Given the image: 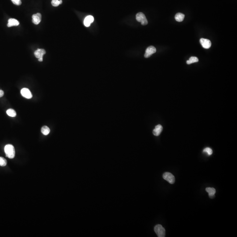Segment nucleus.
Here are the masks:
<instances>
[{"label": "nucleus", "mask_w": 237, "mask_h": 237, "mask_svg": "<svg viewBox=\"0 0 237 237\" xmlns=\"http://www.w3.org/2000/svg\"><path fill=\"white\" fill-rule=\"evenodd\" d=\"M5 152L7 157L9 159H13L15 157V149L14 146L11 145H7L5 147Z\"/></svg>", "instance_id": "1"}, {"label": "nucleus", "mask_w": 237, "mask_h": 237, "mask_svg": "<svg viewBox=\"0 0 237 237\" xmlns=\"http://www.w3.org/2000/svg\"><path fill=\"white\" fill-rule=\"evenodd\" d=\"M154 231L158 237H164L165 236V229L161 225L158 224L155 226Z\"/></svg>", "instance_id": "2"}, {"label": "nucleus", "mask_w": 237, "mask_h": 237, "mask_svg": "<svg viewBox=\"0 0 237 237\" xmlns=\"http://www.w3.org/2000/svg\"><path fill=\"white\" fill-rule=\"evenodd\" d=\"M136 20L138 22L141 23V25H146L148 24V20L146 19L145 15L142 12H139L136 16Z\"/></svg>", "instance_id": "3"}, {"label": "nucleus", "mask_w": 237, "mask_h": 237, "mask_svg": "<svg viewBox=\"0 0 237 237\" xmlns=\"http://www.w3.org/2000/svg\"><path fill=\"white\" fill-rule=\"evenodd\" d=\"M163 178L164 180L167 181L169 182V183L171 184H173L175 182V177L172 174H171L170 173L166 172L165 173L163 174Z\"/></svg>", "instance_id": "4"}, {"label": "nucleus", "mask_w": 237, "mask_h": 237, "mask_svg": "<svg viewBox=\"0 0 237 237\" xmlns=\"http://www.w3.org/2000/svg\"><path fill=\"white\" fill-rule=\"evenodd\" d=\"M156 52V48L153 46H149L146 49L145 54V57L148 58L150 57L153 54L155 53Z\"/></svg>", "instance_id": "5"}, {"label": "nucleus", "mask_w": 237, "mask_h": 237, "mask_svg": "<svg viewBox=\"0 0 237 237\" xmlns=\"http://www.w3.org/2000/svg\"><path fill=\"white\" fill-rule=\"evenodd\" d=\"M21 94L23 97L27 99H30L32 97V94L30 91L26 88H24L21 90Z\"/></svg>", "instance_id": "6"}, {"label": "nucleus", "mask_w": 237, "mask_h": 237, "mask_svg": "<svg viewBox=\"0 0 237 237\" xmlns=\"http://www.w3.org/2000/svg\"><path fill=\"white\" fill-rule=\"evenodd\" d=\"M200 42L201 44L202 47L204 48L209 49L211 47V41L208 39L201 38L200 40Z\"/></svg>", "instance_id": "7"}, {"label": "nucleus", "mask_w": 237, "mask_h": 237, "mask_svg": "<svg viewBox=\"0 0 237 237\" xmlns=\"http://www.w3.org/2000/svg\"><path fill=\"white\" fill-rule=\"evenodd\" d=\"M41 20V13H38L32 15V23L36 25L39 24Z\"/></svg>", "instance_id": "8"}, {"label": "nucleus", "mask_w": 237, "mask_h": 237, "mask_svg": "<svg viewBox=\"0 0 237 237\" xmlns=\"http://www.w3.org/2000/svg\"><path fill=\"white\" fill-rule=\"evenodd\" d=\"M94 21V18L92 15H88L85 18L83 23L86 27H89L90 26L91 23Z\"/></svg>", "instance_id": "9"}, {"label": "nucleus", "mask_w": 237, "mask_h": 237, "mask_svg": "<svg viewBox=\"0 0 237 237\" xmlns=\"http://www.w3.org/2000/svg\"><path fill=\"white\" fill-rule=\"evenodd\" d=\"M46 51L44 49H38L34 52V55L38 59L43 58L44 55L45 54Z\"/></svg>", "instance_id": "10"}, {"label": "nucleus", "mask_w": 237, "mask_h": 237, "mask_svg": "<svg viewBox=\"0 0 237 237\" xmlns=\"http://www.w3.org/2000/svg\"><path fill=\"white\" fill-rule=\"evenodd\" d=\"M162 127L161 125H158L155 127L154 129L153 130V133L156 136H158L160 134L161 132L162 131Z\"/></svg>", "instance_id": "11"}, {"label": "nucleus", "mask_w": 237, "mask_h": 237, "mask_svg": "<svg viewBox=\"0 0 237 237\" xmlns=\"http://www.w3.org/2000/svg\"><path fill=\"white\" fill-rule=\"evenodd\" d=\"M20 23L17 20L14 19H10L8 20V23L7 24V26L9 27L13 26H17Z\"/></svg>", "instance_id": "12"}, {"label": "nucleus", "mask_w": 237, "mask_h": 237, "mask_svg": "<svg viewBox=\"0 0 237 237\" xmlns=\"http://www.w3.org/2000/svg\"><path fill=\"white\" fill-rule=\"evenodd\" d=\"M206 190L209 193L210 198H213L215 197V194L216 193L215 189L213 188H207Z\"/></svg>", "instance_id": "13"}, {"label": "nucleus", "mask_w": 237, "mask_h": 237, "mask_svg": "<svg viewBox=\"0 0 237 237\" xmlns=\"http://www.w3.org/2000/svg\"><path fill=\"white\" fill-rule=\"evenodd\" d=\"M184 16V15L182 13H177L175 16V19L177 21L181 22L183 21Z\"/></svg>", "instance_id": "14"}, {"label": "nucleus", "mask_w": 237, "mask_h": 237, "mask_svg": "<svg viewBox=\"0 0 237 237\" xmlns=\"http://www.w3.org/2000/svg\"><path fill=\"white\" fill-rule=\"evenodd\" d=\"M41 131L42 133L44 135H47L50 133V129L47 126H44L41 128Z\"/></svg>", "instance_id": "15"}, {"label": "nucleus", "mask_w": 237, "mask_h": 237, "mask_svg": "<svg viewBox=\"0 0 237 237\" xmlns=\"http://www.w3.org/2000/svg\"><path fill=\"white\" fill-rule=\"evenodd\" d=\"M6 113L8 115L11 117H14L16 116V112L13 109H8V110L7 111Z\"/></svg>", "instance_id": "16"}, {"label": "nucleus", "mask_w": 237, "mask_h": 237, "mask_svg": "<svg viewBox=\"0 0 237 237\" xmlns=\"http://www.w3.org/2000/svg\"><path fill=\"white\" fill-rule=\"evenodd\" d=\"M198 62V58H197V57H191L190 58V59H189V60L187 61V64L189 65V64H191Z\"/></svg>", "instance_id": "17"}, {"label": "nucleus", "mask_w": 237, "mask_h": 237, "mask_svg": "<svg viewBox=\"0 0 237 237\" xmlns=\"http://www.w3.org/2000/svg\"><path fill=\"white\" fill-rule=\"evenodd\" d=\"M7 164L6 159L4 158L0 157V166H5Z\"/></svg>", "instance_id": "18"}, {"label": "nucleus", "mask_w": 237, "mask_h": 237, "mask_svg": "<svg viewBox=\"0 0 237 237\" xmlns=\"http://www.w3.org/2000/svg\"><path fill=\"white\" fill-rule=\"evenodd\" d=\"M203 151L206 153L208 154L209 155H211L213 153V150L210 148H206L204 149L203 150Z\"/></svg>", "instance_id": "19"}, {"label": "nucleus", "mask_w": 237, "mask_h": 237, "mask_svg": "<svg viewBox=\"0 0 237 237\" xmlns=\"http://www.w3.org/2000/svg\"><path fill=\"white\" fill-rule=\"evenodd\" d=\"M51 3H52V5L54 7L58 6L59 5H60V2L59 0H52Z\"/></svg>", "instance_id": "20"}, {"label": "nucleus", "mask_w": 237, "mask_h": 237, "mask_svg": "<svg viewBox=\"0 0 237 237\" xmlns=\"http://www.w3.org/2000/svg\"><path fill=\"white\" fill-rule=\"evenodd\" d=\"M14 4L15 5H21L22 2L21 0H11Z\"/></svg>", "instance_id": "21"}, {"label": "nucleus", "mask_w": 237, "mask_h": 237, "mask_svg": "<svg viewBox=\"0 0 237 237\" xmlns=\"http://www.w3.org/2000/svg\"><path fill=\"white\" fill-rule=\"evenodd\" d=\"M4 95V92L2 90H0V97H3Z\"/></svg>", "instance_id": "22"}, {"label": "nucleus", "mask_w": 237, "mask_h": 237, "mask_svg": "<svg viewBox=\"0 0 237 237\" xmlns=\"http://www.w3.org/2000/svg\"><path fill=\"white\" fill-rule=\"evenodd\" d=\"M43 60V58H40V59H38V60L40 62H42Z\"/></svg>", "instance_id": "23"}, {"label": "nucleus", "mask_w": 237, "mask_h": 237, "mask_svg": "<svg viewBox=\"0 0 237 237\" xmlns=\"http://www.w3.org/2000/svg\"><path fill=\"white\" fill-rule=\"evenodd\" d=\"M59 2H60V4H62V0H59Z\"/></svg>", "instance_id": "24"}]
</instances>
